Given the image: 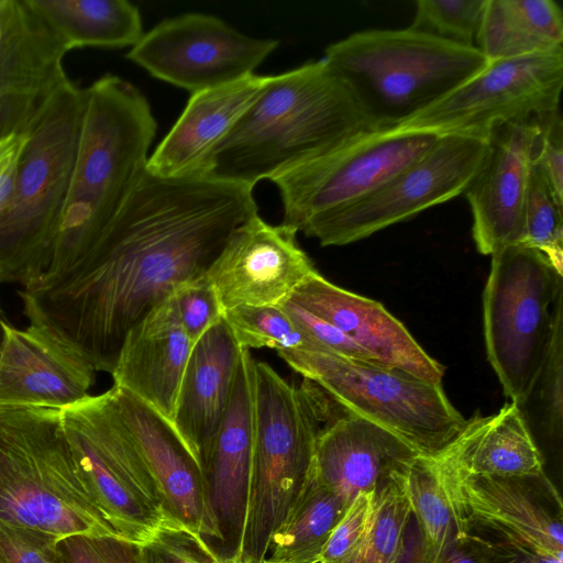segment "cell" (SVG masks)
<instances>
[{"label": "cell", "instance_id": "6da1fadb", "mask_svg": "<svg viewBox=\"0 0 563 563\" xmlns=\"http://www.w3.org/2000/svg\"><path fill=\"white\" fill-rule=\"evenodd\" d=\"M252 187L147 172L68 275L19 294L24 314L111 374L128 332L181 284L206 274L231 234L258 214Z\"/></svg>", "mask_w": 563, "mask_h": 563}, {"label": "cell", "instance_id": "7a4b0ae2", "mask_svg": "<svg viewBox=\"0 0 563 563\" xmlns=\"http://www.w3.org/2000/svg\"><path fill=\"white\" fill-rule=\"evenodd\" d=\"M156 131L151 104L132 82L107 74L86 88L76 157L49 263L31 288L68 275L91 251L146 173Z\"/></svg>", "mask_w": 563, "mask_h": 563}, {"label": "cell", "instance_id": "3957f363", "mask_svg": "<svg viewBox=\"0 0 563 563\" xmlns=\"http://www.w3.org/2000/svg\"><path fill=\"white\" fill-rule=\"evenodd\" d=\"M374 128L321 58L272 79L211 156L203 176L254 186Z\"/></svg>", "mask_w": 563, "mask_h": 563}, {"label": "cell", "instance_id": "277c9868", "mask_svg": "<svg viewBox=\"0 0 563 563\" xmlns=\"http://www.w3.org/2000/svg\"><path fill=\"white\" fill-rule=\"evenodd\" d=\"M254 441L244 520L230 556L263 563L306 483L322 429L345 410L313 382L295 384L254 360Z\"/></svg>", "mask_w": 563, "mask_h": 563}, {"label": "cell", "instance_id": "5b68a950", "mask_svg": "<svg viewBox=\"0 0 563 563\" xmlns=\"http://www.w3.org/2000/svg\"><path fill=\"white\" fill-rule=\"evenodd\" d=\"M322 58L376 129L402 124L489 64L474 46L409 26L353 33L330 44Z\"/></svg>", "mask_w": 563, "mask_h": 563}, {"label": "cell", "instance_id": "8992f818", "mask_svg": "<svg viewBox=\"0 0 563 563\" xmlns=\"http://www.w3.org/2000/svg\"><path fill=\"white\" fill-rule=\"evenodd\" d=\"M0 521L59 540L120 537L78 473L59 409L0 406Z\"/></svg>", "mask_w": 563, "mask_h": 563}, {"label": "cell", "instance_id": "52a82bcc", "mask_svg": "<svg viewBox=\"0 0 563 563\" xmlns=\"http://www.w3.org/2000/svg\"><path fill=\"white\" fill-rule=\"evenodd\" d=\"M85 106L86 88L67 79L26 133L14 192L0 214V283L31 288L48 266Z\"/></svg>", "mask_w": 563, "mask_h": 563}, {"label": "cell", "instance_id": "ba28073f", "mask_svg": "<svg viewBox=\"0 0 563 563\" xmlns=\"http://www.w3.org/2000/svg\"><path fill=\"white\" fill-rule=\"evenodd\" d=\"M277 355L347 412L391 432L420 456L438 459L466 424L441 384L406 371L319 350H284Z\"/></svg>", "mask_w": 563, "mask_h": 563}, {"label": "cell", "instance_id": "9c48e42d", "mask_svg": "<svg viewBox=\"0 0 563 563\" xmlns=\"http://www.w3.org/2000/svg\"><path fill=\"white\" fill-rule=\"evenodd\" d=\"M483 308L488 361L505 395L518 404L541 369L563 311V274L536 249L504 247L492 255Z\"/></svg>", "mask_w": 563, "mask_h": 563}, {"label": "cell", "instance_id": "30bf717a", "mask_svg": "<svg viewBox=\"0 0 563 563\" xmlns=\"http://www.w3.org/2000/svg\"><path fill=\"white\" fill-rule=\"evenodd\" d=\"M77 470L98 507L123 539L143 544L172 525L111 389L60 409Z\"/></svg>", "mask_w": 563, "mask_h": 563}, {"label": "cell", "instance_id": "8fae6325", "mask_svg": "<svg viewBox=\"0 0 563 563\" xmlns=\"http://www.w3.org/2000/svg\"><path fill=\"white\" fill-rule=\"evenodd\" d=\"M441 134L369 129L274 177L282 223L300 232L312 220L369 196L422 156Z\"/></svg>", "mask_w": 563, "mask_h": 563}, {"label": "cell", "instance_id": "7c38bea8", "mask_svg": "<svg viewBox=\"0 0 563 563\" xmlns=\"http://www.w3.org/2000/svg\"><path fill=\"white\" fill-rule=\"evenodd\" d=\"M489 139L441 134L417 161L364 199L307 223L300 232L322 246L365 239L464 194L488 151Z\"/></svg>", "mask_w": 563, "mask_h": 563}, {"label": "cell", "instance_id": "4fadbf2b", "mask_svg": "<svg viewBox=\"0 0 563 563\" xmlns=\"http://www.w3.org/2000/svg\"><path fill=\"white\" fill-rule=\"evenodd\" d=\"M562 87L563 47L493 60L396 128L489 139L504 124L528 121L559 109Z\"/></svg>", "mask_w": 563, "mask_h": 563}, {"label": "cell", "instance_id": "5bb4252c", "mask_svg": "<svg viewBox=\"0 0 563 563\" xmlns=\"http://www.w3.org/2000/svg\"><path fill=\"white\" fill-rule=\"evenodd\" d=\"M205 13L168 18L145 32L126 58L151 76L195 93L254 74L278 47Z\"/></svg>", "mask_w": 563, "mask_h": 563}, {"label": "cell", "instance_id": "9a60e30c", "mask_svg": "<svg viewBox=\"0 0 563 563\" xmlns=\"http://www.w3.org/2000/svg\"><path fill=\"white\" fill-rule=\"evenodd\" d=\"M437 463L452 498L456 533L470 532L526 552L563 559L562 499L545 472L468 476Z\"/></svg>", "mask_w": 563, "mask_h": 563}, {"label": "cell", "instance_id": "2e32d148", "mask_svg": "<svg viewBox=\"0 0 563 563\" xmlns=\"http://www.w3.org/2000/svg\"><path fill=\"white\" fill-rule=\"evenodd\" d=\"M297 233L257 214L231 234L206 272L223 312L239 306H282L317 271Z\"/></svg>", "mask_w": 563, "mask_h": 563}, {"label": "cell", "instance_id": "e0dca14e", "mask_svg": "<svg viewBox=\"0 0 563 563\" xmlns=\"http://www.w3.org/2000/svg\"><path fill=\"white\" fill-rule=\"evenodd\" d=\"M18 329L0 320V406L62 409L89 395L96 369L66 335L26 316Z\"/></svg>", "mask_w": 563, "mask_h": 563}, {"label": "cell", "instance_id": "ac0fdd59", "mask_svg": "<svg viewBox=\"0 0 563 563\" xmlns=\"http://www.w3.org/2000/svg\"><path fill=\"white\" fill-rule=\"evenodd\" d=\"M66 53L25 0H0V140L27 133L68 79Z\"/></svg>", "mask_w": 563, "mask_h": 563}, {"label": "cell", "instance_id": "d6986e66", "mask_svg": "<svg viewBox=\"0 0 563 563\" xmlns=\"http://www.w3.org/2000/svg\"><path fill=\"white\" fill-rule=\"evenodd\" d=\"M110 389L154 481L168 521L206 539L222 540L205 473L172 422L128 390L115 386Z\"/></svg>", "mask_w": 563, "mask_h": 563}, {"label": "cell", "instance_id": "ffe728a7", "mask_svg": "<svg viewBox=\"0 0 563 563\" xmlns=\"http://www.w3.org/2000/svg\"><path fill=\"white\" fill-rule=\"evenodd\" d=\"M539 132L538 118L495 129L484 162L464 192L473 240L484 255L522 244L525 199Z\"/></svg>", "mask_w": 563, "mask_h": 563}, {"label": "cell", "instance_id": "44dd1931", "mask_svg": "<svg viewBox=\"0 0 563 563\" xmlns=\"http://www.w3.org/2000/svg\"><path fill=\"white\" fill-rule=\"evenodd\" d=\"M288 300L340 329L375 361L441 384L443 366L379 302L330 283L318 271Z\"/></svg>", "mask_w": 563, "mask_h": 563}, {"label": "cell", "instance_id": "7402d4cb", "mask_svg": "<svg viewBox=\"0 0 563 563\" xmlns=\"http://www.w3.org/2000/svg\"><path fill=\"white\" fill-rule=\"evenodd\" d=\"M194 344L172 294L125 335L111 372L113 386L128 390L172 422Z\"/></svg>", "mask_w": 563, "mask_h": 563}, {"label": "cell", "instance_id": "603a6c76", "mask_svg": "<svg viewBox=\"0 0 563 563\" xmlns=\"http://www.w3.org/2000/svg\"><path fill=\"white\" fill-rule=\"evenodd\" d=\"M418 455L391 432L345 411L320 432L311 473L351 504L379 489Z\"/></svg>", "mask_w": 563, "mask_h": 563}, {"label": "cell", "instance_id": "cb8c5ba5", "mask_svg": "<svg viewBox=\"0 0 563 563\" xmlns=\"http://www.w3.org/2000/svg\"><path fill=\"white\" fill-rule=\"evenodd\" d=\"M242 349L222 317L194 344L183 375L172 424L202 471L231 400Z\"/></svg>", "mask_w": 563, "mask_h": 563}, {"label": "cell", "instance_id": "d4e9b609", "mask_svg": "<svg viewBox=\"0 0 563 563\" xmlns=\"http://www.w3.org/2000/svg\"><path fill=\"white\" fill-rule=\"evenodd\" d=\"M271 79L252 74L191 93L175 124L150 155L147 172L161 177L203 176L214 151Z\"/></svg>", "mask_w": 563, "mask_h": 563}, {"label": "cell", "instance_id": "484cf974", "mask_svg": "<svg viewBox=\"0 0 563 563\" xmlns=\"http://www.w3.org/2000/svg\"><path fill=\"white\" fill-rule=\"evenodd\" d=\"M253 364L250 350L243 347L231 400L203 470L222 533L227 528L236 539L244 520L253 456Z\"/></svg>", "mask_w": 563, "mask_h": 563}, {"label": "cell", "instance_id": "4316f807", "mask_svg": "<svg viewBox=\"0 0 563 563\" xmlns=\"http://www.w3.org/2000/svg\"><path fill=\"white\" fill-rule=\"evenodd\" d=\"M448 470L468 476L510 477L544 472V457L516 402L492 416H474L438 457Z\"/></svg>", "mask_w": 563, "mask_h": 563}, {"label": "cell", "instance_id": "83f0119b", "mask_svg": "<svg viewBox=\"0 0 563 563\" xmlns=\"http://www.w3.org/2000/svg\"><path fill=\"white\" fill-rule=\"evenodd\" d=\"M68 52L78 47L123 48L143 36L142 15L126 0H25Z\"/></svg>", "mask_w": 563, "mask_h": 563}, {"label": "cell", "instance_id": "f1b7e54d", "mask_svg": "<svg viewBox=\"0 0 563 563\" xmlns=\"http://www.w3.org/2000/svg\"><path fill=\"white\" fill-rule=\"evenodd\" d=\"M563 13L553 0H486L475 46L488 62L563 47Z\"/></svg>", "mask_w": 563, "mask_h": 563}, {"label": "cell", "instance_id": "f546056e", "mask_svg": "<svg viewBox=\"0 0 563 563\" xmlns=\"http://www.w3.org/2000/svg\"><path fill=\"white\" fill-rule=\"evenodd\" d=\"M350 505L318 482L310 471L286 517L273 532L264 562L318 563Z\"/></svg>", "mask_w": 563, "mask_h": 563}, {"label": "cell", "instance_id": "4dcf8cb0", "mask_svg": "<svg viewBox=\"0 0 563 563\" xmlns=\"http://www.w3.org/2000/svg\"><path fill=\"white\" fill-rule=\"evenodd\" d=\"M421 537L417 563H433L456 533V517L445 479L433 459L416 456L400 475Z\"/></svg>", "mask_w": 563, "mask_h": 563}, {"label": "cell", "instance_id": "1f68e13d", "mask_svg": "<svg viewBox=\"0 0 563 563\" xmlns=\"http://www.w3.org/2000/svg\"><path fill=\"white\" fill-rule=\"evenodd\" d=\"M401 473L375 492L357 563H399L402 559L405 532L412 514Z\"/></svg>", "mask_w": 563, "mask_h": 563}, {"label": "cell", "instance_id": "d6a6232c", "mask_svg": "<svg viewBox=\"0 0 563 563\" xmlns=\"http://www.w3.org/2000/svg\"><path fill=\"white\" fill-rule=\"evenodd\" d=\"M563 311L558 316L541 369L526 397L517 404L531 432L561 441L563 427Z\"/></svg>", "mask_w": 563, "mask_h": 563}, {"label": "cell", "instance_id": "836d02e7", "mask_svg": "<svg viewBox=\"0 0 563 563\" xmlns=\"http://www.w3.org/2000/svg\"><path fill=\"white\" fill-rule=\"evenodd\" d=\"M238 343L250 349L313 350V343L282 306H239L223 312Z\"/></svg>", "mask_w": 563, "mask_h": 563}, {"label": "cell", "instance_id": "e575fe53", "mask_svg": "<svg viewBox=\"0 0 563 563\" xmlns=\"http://www.w3.org/2000/svg\"><path fill=\"white\" fill-rule=\"evenodd\" d=\"M522 244L540 251L563 274V205L555 199L536 157L525 199Z\"/></svg>", "mask_w": 563, "mask_h": 563}, {"label": "cell", "instance_id": "d590c367", "mask_svg": "<svg viewBox=\"0 0 563 563\" xmlns=\"http://www.w3.org/2000/svg\"><path fill=\"white\" fill-rule=\"evenodd\" d=\"M486 0H419L410 29L475 46Z\"/></svg>", "mask_w": 563, "mask_h": 563}, {"label": "cell", "instance_id": "8d00e7d4", "mask_svg": "<svg viewBox=\"0 0 563 563\" xmlns=\"http://www.w3.org/2000/svg\"><path fill=\"white\" fill-rule=\"evenodd\" d=\"M143 563H224L206 538L183 526H164L140 545Z\"/></svg>", "mask_w": 563, "mask_h": 563}, {"label": "cell", "instance_id": "74e56055", "mask_svg": "<svg viewBox=\"0 0 563 563\" xmlns=\"http://www.w3.org/2000/svg\"><path fill=\"white\" fill-rule=\"evenodd\" d=\"M375 492L357 495L330 534L318 563H357Z\"/></svg>", "mask_w": 563, "mask_h": 563}, {"label": "cell", "instance_id": "f35d334b", "mask_svg": "<svg viewBox=\"0 0 563 563\" xmlns=\"http://www.w3.org/2000/svg\"><path fill=\"white\" fill-rule=\"evenodd\" d=\"M173 296L181 324L194 343L223 317L217 291L206 274L179 285Z\"/></svg>", "mask_w": 563, "mask_h": 563}, {"label": "cell", "instance_id": "ab89813d", "mask_svg": "<svg viewBox=\"0 0 563 563\" xmlns=\"http://www.w3.org/2000/svg\"><path fill=\"white\" fill-rule=\"evenodd\" d=\"M57 545L65 563H143L140 544L117 536L74 534Z\"/></svg>", "mask_w": 563, "mask_h": 563}, {"label": "cell", "instance_id": "60d3db41", "mask_svg": "<svg viewBox=\"0 0 563 563\" xmlns=\"http://www.w3.org/2000/svg\"><path fill=\"white\" fill-rule=\"evenodd\" d=\"M58 541L46 532L0 521V563H65Z\"/></svg>", "mask_w": 563, "mask_h": 563}, {"label": "cell", "instance_id": "b9f144b4", "mask_svg": "<svg viewBox=\"0 0 563 563\" xmlns=\"http://www.w3.org/2000/svg\"><path fill=\"white\" fill-rule=\"evenodd\" d=\"M282 307L311 340L313 350L362 362H377L333 324L316 317L290 300L285 301Z\"/></svg>", "mask_w": 563, "mask_h": 563}, {"label": "cell", "instance_id": "7bdbcfd3", "mask_svg": "<svg viewBox=\"0 0 563 563\" xmlns=\"http://www.w3.org/2000/svg\"><path fill=\"white\" fill-rule=\"evenodd\" d=\"M526 554L536 553L470 532L455 533L433 563H520Z\"/></svg>", "mask_w": 563, "mask_h": 563}, {"label": "cell", "instance_id": "ee69618b", "mask_svg": "<svg viewBox=\"0 0 563 563\" xmlns=\"http://www.w3.org/2000/svg\"><path fill=\"white\" fill-rule=\"evenodd\" d=\"M536 161L555 197L563 205V122L560 108L538 118Z\"/></svg>", "mask_w": 563, "mask_h": 563}, {"label": "cell", "instance_id": "f6af8a7d", "mask_svg": "<svg viewBox=\"0 0 563 563\" xmlns=\"http://www.w3.org/2000/svg\"><path fill=\"white\" fill-rule=\"evenodd\" d=\"M25 134H13L0 140V214L14 192L19 161L25 144Z\"/></svg>", "mask_w": 563, "mask_h": 563}, {"label": "cell", "instance_id": "bcb514c9", "mask_svg": "<svg viewBox=\"0 0 563 563\" xmlns=\"http://www.w3.org/2000/svg\"><path fill=\"white\" fill-rule=\"evenodd\" d=\"M224 563H236V562L233 561L231 558H227V559H224Z\"/></svg>", "mask_w": 563, "mask_h": 563}, {"label": "cell", "instance_id": "7dc6e473", "mask_svg": "<svg viewBox=\"0 0 563 563\" xmlns=\"http://www.w3.org/2000/svg\"><path fill=\"white\" fill-rule=\"evenodd\" d=\"M264 563H266V562H264Z\"/></svg>", "mask_w": 563, "mask_h": 563}]
</instances>
